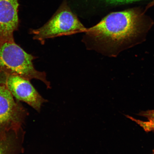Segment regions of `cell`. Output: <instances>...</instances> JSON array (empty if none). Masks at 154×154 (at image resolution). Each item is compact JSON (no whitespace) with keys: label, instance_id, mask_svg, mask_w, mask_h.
Masks as SVG:
<instances>
[{"label":"cell","instance_id":"obj_1","mask_svg":"<svg viewBox=\"0 0 154 154\" xmlns=\"http://www.w3.org/2000/svg\"><path fill=\"white\" fill-rule=\"evenodd\" d=\"M140 17L131 10L111 13L87 29L82 41L88 50L116 57L145 40L147 29Z\"/></svg>","mask_w":154,"mask_h":154},{"label":"cell","instance_id":"obj_2","mask_svg":"<svg viewBox=\"0 0 154 154\" xmlns=\"http://www.w3.org/2000/svg\"><path fill=\"white\" fill-rule=\"evenodd\" d=\"M36 58L26 52L15 41L0 42V72L16 75L29 80H39L48 88H51L46 73L35 68L33 61Z\"/></svg>","mask_w":154,"mask_h":154},{"label":"cell","instance_id":"obj_3","mask_svg":"<svg viewBox=\"0 0 154 154\" xmlns=\"http://www.w3.org/2000/svg\"><path fill=\"white\" fill-rule=\"evenodd\" d=\"M87 29L67 5H63L44 26L30 29L29 33L43 45L49 38L85 32Z\"/></svg>","mask_w":154,"mask_h":154},{"label":"cell","instance_id":"obj_4","mask_svg":"<svg viewBox=\"0 0 154 154\" xmlns=\"http://www.w3.org/2000/svg\"><path fill=\"white\" fill-rule=\"evenodd\" d=\"M26 114L23 108L15 100L11 92L0 84V134L11 132L17 134Z\"/></svg>","mask_w":154,"mask_h":154},{"label":"cell","instance_id":"obj_5","mask_svg":"<svg viewBox=\"0 0 154 154\" xmlns=\"http://www.w3.org/2000/svg\"><path fill=\"white\" fill-rule=\"evenodd\" d=\"M0 84L5 86L14 97L25 102L38 111L48 102L40 95L30 80L16 75L0 72Z\"/></svg>","mask_w":154,"mask_h":154},{"label":"cell","instance_id":"obj_6","mask_svg":"<svg viewBox=\"0 0 154 154\" xmlns=\"http://www.w3.org/2000/svg\"><path fill=\"white\" fill-rule=\"evenodd\" d=\"M19 0H0V42L15 41L20 24Z\"/></svg>","mask_w":154,"mask_h":154},{"label":"cell","instance_id":"obj_7","mask_svg":"<svg viewBox=\"0 0 154 154\" xmlns=\"http://www.w3.org/2000/svg\"><path fill=\"white\" fill-rule=\"evenodd\" d=\"M139 115L145 117L146 120H138L129 116H126L139 125L146 132H154V109L142 111L140 113Z\"/></svg>","mask_w":154,"mask_h":154},{"label":"cell","instance_id":"obj_8","mask_svg":"<svg viewBox=\"0 0 154 154\" xmlns=\"http://www.w3.org/2000/svg\"><path fill=\"white\" fill-rule=\"evenodd\" d=\"M16 147L14 138L9 134L0 137V154H15Z\"/></svg>","mask_w":154,"mask_h":154},{"label":"cell","instance_id":"obj_9","mask_svg":"<svg viewBox=\"0 0 154 154\" xmlns=\"http://www.w3.org/2000/svg\"><path fill=\"white\" fill-rule=\"evenodd\" d=\"M109 3L118 4L127 3L140 1V0H105Z\"/></svg>","mask_w":154,"mask_h":154},{"label":"cell","instance_id":"obj_10","mask_svg":"<svg viewBox=\"0 0 154 154\" xmlns=\"http://www.w3.org/2000/svg\"><path fill=\"white\" fill-rule=\"evenodd\" d=\"M154 5V0L153 1H152L151 3H150L149 5H147V7H146V9L147 10L149 9V8L151 7Z\"/></svg>","mask_w":154,"mask_h":154},{"label":"cell","instance_id":"obj_11","mask_svg":"<svg viewBox=\"0 0 154 154\" xmlns=\"http://www.w3.org/2000/svg\"><path fill=\"white\" fill-rule=\"evenodd\" d=\"M2 136V134H0V137H1V136Z\"/></svg>","mask_w":154,"mask_h":154},{"label":"cell","instance_id":"obj_12","mask_svg":"<svg viewBox=\"0 0 154 154\" xmlns=\"http://www.w3.org/2000/svg\"><path fill=\"white\" fill-rule=\"evenodd\" d=\"M152 154H154V150H153V151Z\"/></svg>","mask_w":154,"mask_h":154},{"label":"cell","instance_id":"obj_13","mask_svg":"<svg viewBox=\"0 0 154 154\" xmlns=\"http://www.w3.org/2000/svg\"><path fill=\"white\" fill-rule=\"evenodd\" d=\"M151 154H153L152 153Z\"/></svg>","mask_w":154,"mask_h":154}]
</instances>
